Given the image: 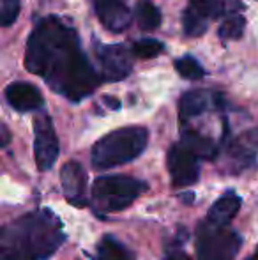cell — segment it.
<instances>
[{
    "label": "cell",
    "instance_id": "obj_1",
    "mask_svg": "<svg viewBox=\"0 0 258 260\" xmlns=\"http://www.w3.org/2000/svg\"><path fill=\"white\" fill-rule=\"evenodd\" d=\"M25 68L69 101H82L97 89L103 78L83 53L72 27L57 16L38 21L25 52Z\"/></svg>",
    "mask_w": 258,
    "mask_h": 260
},
{
    "label": "cell",
    "instance_id": "obj_2",
    "mask_svg": "<svg viewBox=\"0 0 258 260\" xmlns=\"http://www.w3.org/2000/svg\"><path fill=\"white\" fill-rule=\"evenodd\" d=\"M64 241L62 223L50 211L23 214L2 229V260H46Z\"/></svg>",
    "mask_w": 258,
    "mask_h": 260
},
{
    "label": "cell",
    "instance_id": "obj_3",
    "mask_svg": "<svg viewBox=\"0 0 258 260\" xmlns=\"http://www.w3.org/2000/svg\"><path fill=\"white\" fill-rule=\"evenodd\" d=\"M149 133L141 126L121 127L104 135L92 147V167L96 170H108L119 165L136 159L145 151Z\"/></svg>",
    "mask_w": 258,
    "mask_h": 260
},
{
    "label": "cell",
    "instance_id": "obj_4",
    "mask_svg": "<svg viewBox=\"0 0 258 260\" xmlns=\"http://www.w3.org/2000/svg\"><path fill=\"white\" fill-rule=\"evenodd\" d=\"M147 189L143 181L126 175H103L92 186V202L103 212H117L129 207Z\"/></svg>",
    "mask_w": 258,
    "mask_h": 260
},
{
    "label": "cell",
    "instance_id": "obj_5",
    "mask_svg": "<svg viewBox=\"0 0 258 260\" xmlns=\"http://www.w3.org/2000/svg\"><path fill=\"white\" fill-rule=\"evenodd\" d=\"M241 246V237L227 226L210 221L200 223L196 232L198 260H234Z\"/></svg>",
    "mask_w": 258,
    "mask_h": 260
},
{
    "label": "cell",
    "instance_id": "obj_6",
    "mask_svg": "<svg viewBox=\"0 0 258 260\" xmlns=\"http://www.w3.org/2000/svg\"><path fill=\"white\" fill-rule=\"evenodd\" d=\"M237 13L228 7V0H190L182 14L184 34L188 38H200L207 32L210 20Z\"/></svg>",
    "mask_w": 258,
    "mask_h": 260
},
{
    "label": "cell",
    "instance_id": "obj_7",
    "mask_svg": "<svg viewBox=\"0 0 258 260\" xmlns=\"http://www.w3.org/2000/svg\"><path fill=\"white\" fill-rule=\"evenodd\" d=\"M60 147L55 127L48 115H38L34 119V156L41 172L50 170L59 157Z\"/></svg>",
    "mask_w": 258,
    "mask_h": 260
},
{
    "label": "cell",
    "instance_id": "obj_8",
    "mask_svg": "<svg viewBox=\"0 0 258 260\" xmlns=\"http://www.w3.org/2000/svg\"><path fill=\"white\" fill-rule=\"evenodd\" d=\"M94 52L101 64V78L103 82H121L131 75L133 60L128 50L122 45H97L94 43Z\"/></svg>",
    "mask_w": 258,
    "mask_h": 260
},
{
    "label": "cell",
    "instance_id": "obj_9",
    "mask_svg": "<svg viewBox=\"0 0 258 260\" xmlns=\"http://www.w3.org/2000/svg\"><path fill=\"white\" fill-rule=\"evenodd\" d=\"M168 170L172 175V182L179 188H186L198 181L200 167L198 157L182 144L172 145L168 152Z\"/></svg>",
    "mask_w": 258,
    "mask_h": 260
},
{
    "label": "cell",
    "instance_id": "obj_10",
    "mask_svg": "<svg viewBox=\"0 0 258 260\" xmlns=\"http://www.w3.org/2000/svg\"><path fill=\"white\" fill-rule=\"evenodd\" d=\"M60 182H62L64 197L72 206H85V188H87V174L83 167L76 161H69L60 170Z\"/></svg>",
    "mask_w": 258,
    "mask_h": 260
},
{
    "label": "cell",
    "instance_id": "obj_11",
    "mask_svg": "<svg viewBox=\"0 0 258 260\" xmlns=\"http://www.w3.org/2000/svg\"><path fill=\"white\" fill-rule=\"evenodd\" d=\"M99 21L110 32H122L131 23V11L124 0H94Z\"/></svg>",
    "mask_w": 258,
    "mask_h": 260
},
{
    "label": "cell",
    "instance_id": "obj_12",
    "mask_svg": "<svg viewBox=\"0 0 258 260\" xmlns=\"http://www.w3.org/2000/svg\"><path fill=\"white\" fill-rule=\"evenodd\" d=\"M6 100L16 112H35L45 105L38 87L27 82H14L7 85Z\"/></svg>",
    "mask_w": 258,
    "mask_h": 260
},
{
    "label": "cell",
    "instance_id": "obj_13",
    "mask_svg": "<svg viewBox=\"0 0 258 260\" xmlns=\"http://www.w3.org/2000/svg\"><path fill=\"white\" fill-rule=\"evenodd\" d=\"M223 105V96L219 92H212V90H190L180 98L179 110L182 119H193V117L202 115L209 108Z\"/></svg>",
    "mask_w": 258,
    "mask_h": 260
},
{
    "label": "cell",
    "instance_id": "obj_14",
    "mask_svg": "<svg viewBox=\"0 0 258 260\" xmlns=\"http://www.w3.org/2000/svg\"><path fill=\"white\" fill-rule=\"evenodd\" d=\"M241 202H242L241 197L235 195L234 191L225 193V195L219 197V199L214 202V206L209 209V214H207L209 218H207V221L214 223V225H219V226H227L239 212Z\"/></svg>",
    "mask_w": 258,
    "mask_h": 260
},
{
    "label": "cell",
    "instance_id": "obj_15",
    "mask_svg": "<svg viewBox=\"0 0 258 260\" xmlns=\"http://www.w3.org/2000/svg\"><path fill=\"white\" fill-rule=\"evenodd\" d=\"M180 144L186 149H190L200 159H214L217 156V145L209 137H203V135L196 133V131H184Z\"/></svg>",
    "mask_w": 258,
    "mask_h": 260
},
{
    "label": "cell",
    "instance_id": "obj_16",
    "mask_svg": "<svg viewBox=\"0 0 258 260\" xmlns=\"http://www.w3.org/2000/svg\"><path fill=\"white\" fill-rule=\"evenodd\" d=\"M134 16L141 30H156L161 25V11L151 0H138Z\"/></svg>",
    "mask_w": 258,
    "mask_h": 260
},
{
    "label": "cell",
    "instance_id": "obj_17",
    "mask_svg": "<svg viewBox=\"0 0 258 260\" xmlns=\"http://www.w3.org/2000/svg\"><path fill=\"white\" fill-rule=\"evenodd\" d=\"M97 260H134L133 253L115 237L106 236L97 244Z\"/></svg>",
    "mask_w": 258,
    "mask_h": 260
},
{
    "label": "cell",
    "instance_id": "obj_18",
    "mask_svg": "<svg viewBox=\"0 0 258 260\" xmlns=\"http://www.w3.org/2000/svg\"><path fill=\"white\" fill-rule=\"evenodd\" d=\"M246 28V20L242 14L239 13H232L228 14L227 18L223 20V23L219 25L217 28V36L223 41H237V39L242 38Z\"/></svg>",
    "mask_w": 258,
    "mask_h": 260
},
{
    "label": "cell",
    "instance_id": "obj_19",
    "mask_svg": "<svg viewBox=\"0 0 258 260\" xmlns=\"http://www.w3.org/2000/svg\"><path fill=\"white\" fill-rule=\"evenodd\" d=\"M165 50V45L158 39H152V38H143V39H138V41L133 43L131 46V53L138 58H154L158 55L163 53Z\"/></svg>",
    "mask_w": 258,
    "mask_h": 260
},
{
    "label": "cell",
    "instance_id": "obj_20",
    "mask_svg": "<svg viewBox=\"0 0 258 260\" xmlns=\"http://www.w3.org/2000/svg\"><path fill=\"white\" fill-rule=\"evenodd\" d=\"M175 69H177V73L186 80H200L205 76V69L202 68V64H200L196 58L190 57V55L177 58Z\"/></svg>",
    "mask_w": 258,
    "mask_h": 260
},
{
    "label": "cell",
    "instance_id": "obj_21",
    "mask_svg": "<svg viewBox=\"0 0 258 260\" xmlns=\"http://www.w3.org/2000/svg\"><path fill=\"white\" fill-rule=\"evenodd\" d=\"M20 0H2V6H0V21H2L4 27H11L14 21L20 16Z\"/></svg>",
    "mask_w": 258,
    "mask_h": 260
},
{
    "label": "cell",
    "instance_id": "obj_22",
    "mask_svg": "<svg viewBox=\"0 0 258 260\" xmlns=\"http://www.w3.org/2000/svg\"><path fill=\"white\" fill-rule=\"evenodd\" d=\"M166 260H191L190 257H188L184 251H180V250H173V251H170L168 255H166Z\"/></svg>",
    "mask_w": 258,
    "mask_h": 260
},
{
    "label": "cell",
    "instance_id": "obj_23",
    "mask_svg": "<svg viewBox=\"0 0 258 260\" xmlns=\"http://www.w3.org/2000/svg\"><path fill=\"white\" fill-rule=\"evenodd\" d=\"M9 142V133H7V127L2 126V145H7Z\"/></svg>",
    "mask_w": 258,
    "mask_h": 260
},
{
    "label": "cell",
    "instance_id": "obj_24",
    "mask_svg": "<svg viewBox=\"0 0 258 260\" xmlns=\"http://www.w3.org/2000/svg\"><path fill=\"white\" fill-rule=\"evenodd\" d=\"M104 100L108 101V105L110 106H114V108H119V106H121V103H119L117 100H110V98H104Z\"/></svg>",
    "mask_w": 258,
    "mask_h": 260
},
{
    "label": "cell",
    "instance_id": "obj_25",
    "mask_svg": "<svg viewBox=\"0 0 258 260\" xmlns=\"http://www.w3.org/2000/svg\"><path fill=\"white\" fill-rule=\"evenodd\" d=\"M246 260H258V248H256V251H255V253H253L249 258H246Z\"/></svg>",
    "mask_w": 258,
    "mask_h": 260
}]
</instances>
